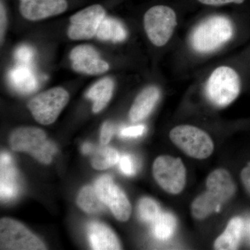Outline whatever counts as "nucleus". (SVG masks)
<instances>
[{
  "instance_id": "2eb2a0df",
  "label": "nucleus",
  "mask_w": 250,
  "mask_h": 250,
  "mask_svg": "<svg viewBox=\"0 0 250 250\" xmlns=\"http://www.w3.org/2000/svg\"><path fill=\"white\" fill-rule=\"evenodd\" d=\"M160 90L154 85H150L139 94L129 111V118L133 123L143 121L154 109L160 98Z\"/></svg>"
},
{
  "instance_id": "9d476101",
  "label": "nucleus",
  "mask_w": 250,
  "mask_h": 250,
  "mask_svg": "<svg viewBox=\"0 0 250 250\" xmlns=\"http://www.w3.org/2000/svg\"><path fill=\"white\" fill-rule=\"evenodd\" d=\"M99 196L109 208L117 220L127 221L131 214V205L124 191L117 186L110 176L105 175L95 182Z\"/></svg>"
},
{
  "instance_id": "f03ea898",
  "label": "nucleus",
  "mask_w": 250,
  "mask_h": 250,
  "mask_svg": "<svg viewBox=\"0 0 250 250\" xmlns=\"http://www.w3.org/2000/svg\"><path fill=\"white\" fill-rule=\"evenodd\" d=\"M242 89L241 75L233 67L220 66L213 70L206 85V94L210 103L218 108L231 104Z\"/></svg>"
},
{
  "instance_id": "4468645a",
  "label": "nucleus",
  "mask_w": 250,
  "mask_h": 250,
  "mask_svg": "<svg viewBox=\"0 0 250 250\" xmlns=\"http://www.w3.org/2000/svg\"><path fill=\"white\" fill-rule=\"evenodd\" d=\"M20 190L19 176L9 154H1V199L8 201L17 196Z\"/></svg>"
},
{
  "instance_id": "cd10ccee",
  "label": "nucleus",
  "mask_w": 250,
  "mask_h": 250,
  "mask_svg": "<svg viewBox=\"0 0 250 250\" xmlns=\"http://www.w3.org/2000/svg\"><path fill=\"white\" fill-rule=\"evenodd\" d=\"M146 126L143 125L128 126L122 129L120 131V135L121 137L124 138L139 137L146 132Z\"/></svg>"
},
{
  "instance_id": "6ab92c4d",
  "label": "nucleus",
  "mask_w": 250,
  "mask_h": 250,
  "mask_svg": "<svg viewBox=\"0 0 250 250\" xmlns=\"http://www.w3.org/2000/svg\"><path fill=\"white\" fill-rule=\"evenodd\" d=\"M225 202L214 193L207 190L194 200L191 205L192 216L204 220L215 212H218Z\"/></svg>"
},
{
  "instance_id": "9b49d317",
  "label": "nucleus",
  "mask_w": 250,
  "mask_h": 250,
  "mask_svg": "<svg viewBox=\"0 0 250 250\" xmlns=\"http://www.w3.org/2000/svg\"><path fill=\"white\" fill-rule=\"evenodd\" d=\"M72 67L75 71L88 75H98L109 70L107 62L100 58L93 46L81 45L74 47L70 54Z\"/></svg>"
},
{
  "instance_id": "f8f14e48",
  "label": "nucleus",
  "mask_w": 250,
  "mask_h": 250,
  "mask_svg": "<svg viewBox=\"0 0 250 250\" xmlns=\"http://www.w3.org/2000/svg\"><path fill=\"white\" fill-rule=\"evenodd\" d=\"M20 13L30 21H39L58 16L67 9L66 0H19Z\"/></svg>"
},
{
  "instance_id": "6e6552de",
  "label": "nucleus",
  "mask_w": 250,
  "mask_h": 250,
  "mask_svg": "<svg viewBox=\"0 0 250 250\" xmlns=\"http://www.w3.org/2000/svg\"><path fill=\"white\" fill-rule=\"evenodd\" d=\"M0 249L7 250H44L43 242L22 224L14 219L0 220Z\"/></svg>"
},
{
  "instance_id": "20e7f679",
  "label": "nucleus",
  "mask_w": 250,
  "mask_h": 250,
  "mask_svg": "<svg viewBox=\"0 0 250 250\" xmlns=\"http://www.w3.org/2000/svg\"><path fill=\"white\" fill-rule=\"evenodd\" d=\"M170 139L181 150L194 159H207L211 155L214 149V145L209 135L192 125L175 126L170 131Z\"/></svg>"
},
{
  "instance_id": "2f4dec72",
  "label": "nucleus",
  "mask_w": 250,
  "mask_h": 250,
  "mask_svg": "<svg viewBox=\"0 0 250 250\" xmlns=\"http://www.w3.org/2000/svg\"><path fill=\"white\" fill-rule=\"evenodd\" d=\"M241 178L243 187L250 196V162L242 170Z\"/></svg>"
},
{
  "instance_id": "1a4fd4ad",
  "label": "nucleus",
  "mask_w": 250,
  "mask_h": 250,
  "mask_svg": "<svg viewBox=\"0 0 250 250\" xmlns=\"http://www.w3.org/2000/svg\"><path fill=\"white\" fill-rule=\"evenodd\" d=\"M106 16L102 5L88 6L70 18L67 36L72 40H88L96 36L99 25Z\"/></svg>"
},
{
  "instance_id": "bb28decb",
  "label": "nucleus",
  "mask_w": 250,
  "mask_h": 250,
  "mask_svg": "<svg viewBox=\"0 0 250 250\" xmlns=\"http://www.w3.org/2000/svg\"><path fill=\"white\" fill-rule=\"evenodd\" d=\"M120 169L126 176H133L136 173L137 165L136 159L130 154H124L120 157Z\"/></svg>"
},
{
  "instance_id": "7ed1b4c3",
  "label": "nucleus",
  "mask_w": 250,
  "mask_h": 250,
  "mask_svg": "<svg viewBox=\"0 0 250 250\" xmlns=\"http://www.w3.org/2000/svg\"><path fill=\"white\" fill-rule=\"evenodd\" d=\"M11 149L27 152L44 164L52 162L57 152L55 145L47 139L45 131L34 126H24L14 130L9 138Z\"/></svg>"
},
{
  "instance_id": "dca6fc26",
  "label": "nucleus",
  "mask_w": 250,
  "mask_h": 250,
  "mask_svg": "<svg viewBox=\"0 0 250 250\" xmlns=\"http://www.w3.org/2000/svg\"><path fill=\"white\" fill-rule=\"evenodd\" d=\"M207 190L227 202L234 195L236 187L228 170L219 168L213 171L207 179Z\"/></svg>"
},
{
  "instance_id": "c85d7f7f",
  "label": "nucleus",
  "mask_w": 250,
  "mask_h": 250,
  "mask_svg": "<svg viewBox=\"0 0 250 250\" xmlns=\"http://www.w3.org/2000/svg\"><path fill=\"white\" fill-rule=\"evenodd\" d=\"M114 134V126L111 122L106 121L104 123L100 134V142L103 146H106L111 141Z\"/></svg>"
},
{
  "instance_id": "7c9ffc66",
  "label": "nucleus",
  "mask_w": 250,
  "mask_h": 250,
  "mask_svg": "<svg viewBox=\"0 0 250 250\" xmlns=\"http://www.w3.org/2000/svg\"><path fill=\"white\" fill-rule=\"evenodd\" d=\"M6 24H7V16H6V9H5L3 1H1V6H0V36H1V43H2L3 40H4Z\"/></svg>"
},
{
  "instance_id": "5701e85b",
  "label": "nucleus",
  "mask_w": 250,
  "mask_h": 250,
  "mask_svg": "<svg viewBox=\"0 0 250 250\" xmlns=\"http://www.w3.org/2000/svg\"><path fill=\"white\" fill-rule=\"evenodd\" d=\"M154 236L161 241L170 239L177 228V220L172 213H161L152 224Z\"/></svg>"
},
{
  "instance_id": "a878e982",
  "label": "nucleus",
  "mask_w": 250,
  "mask_h": 250,
  "mask_svg": "<svg viewBox=\"0 0 250 250\" xmlns=\"http://www.w3.org/2000/svg\"><path fill=\"white\" fill-rule=\"evenodd\" d=\"M14 57L18 65L31 67L35 59V52L31 46L21 45L16 49Z\"/></svg>"
},
{
  "instance_id": "39448f33",
  "label": "nucleus",
  "mask_w": 250,
  "mask_h": 250,
  "mask_svg": "<svg viewBox=\"0 0 250 250\" xmlns=\"http://www.w3.org/2000/svg\"><path fill=\"white\" fill-rule=\"evenodd\" d=\"M143 24L150 42L156 47H162L173 35L177 24V15L170 6L156 5L147 10Z\"/></svg>"
},
{
  "instance_id": "b1692460",
  "label": "nucleus",
  "mask_w": 250,
  "mask_h": 250,
  "mask_svg": "<svg viewBox=\"0 0 250 250\" xmlns=\"http://www.w3.org/2000/svg\"><path fill=\"white\" fill-rule=\"evenodd\" d=\"M119 160L120 155L116 149L109 147H99L93 153L92 166L96 170H106Z\"/></svg>"
},
{
  "instance_id": "ddd939ff",
  "label": "nucleus",
  "mask_w": 250,
  "mask_h": 250,
  "mask_svg": "<svg viewBox=\"0 0 250 250\" xmlns=\"http://www.w3.org/2000/svg\"><path fill=\"white\" fill-rule=\"evenodd\" d=\"M90 246L95 250H121V245L115 233L100 222L93 221L88 225Z\"/></svg>"
},
{
  "instance_id": "a211bd4d",
  "label": "nucleus",
  "mask_w": 250,
  "mask_h": 250,
  "mask_svg": "<svg viewBox=\"0 0 250 250\" xmlns=\"http://www.w3.org/2000/svg\"><path fill=\"white\" fill-rule=\"evenodd\" d=\"M9 79L14 89L22 94L33 93L37 89L39 85L32 68L27 65L17 64L10 70Z\"/></svg>"
},
{
  "instance_id": "473e14b6",
  "label": "nucleus",
  "mask_w": 250,
  "mask_h": 250,
  "mask_svg": "<svg viewBox=\"0 0 250 250\" xmlns=\"http://www.w3.org/2000/svg\"><path fill=\"white\" fill-rule=\"evenodd\" d=\"M82 151L83 154H89L95 151V148L93 147V145L90 144V143H85L82 146Z\"/></svg>"
},
{
  "instance_id": "f3484780",
  "label": "nucleus",
  "mask_w": 250,
  "mask_h": 250,
  "mask_svg": "<svg viewBox=\"0 0 250 250\" xmlns=\"http://www.w3.org/2000/svg\"><path fill=\"white\" fill-rule=\"evenodd\" d=\"M244 230V222L241 217H234L229 222L225 231L218 237L214 248L218 250L238 249Z\"/></svg>"
},
{
  "instance_id": "aec40b11",
  "label": "nucleus",
  "mask_w": 250,
  "mask_h": 250,
  "mask_svg": "<svg viewBox=\"0 0 250 250\" xmlns=\"http://www.w3.org/2000/svg\"><path fill=\"white\" fill-rule=\"evenodd\" d=\"M113 81L106 77L98 81L88 90L86 97L93 101V113H98L106 107L113 95Z\"/></svg>"
},
{
  "instance_id": "412c9836",
  "label": "nucleus",
  "mask_w": 250,
  "mask_h": 250,
  "mask_svg": "<svg viewBox=\"0 0 250 250\" xmlns=\"http://www.w3.org/2000/svg\"><path fill=\"white\" fill-rule=\"evenodd\" d=\"M96 36L100 40L118 42L126 39L127 33L123 24L118 20L105 16L99 25Z\"/></svg>"
},
{
  "instance_id": "393cba45",
  "label": "nucleus",
  "mask_w": 250,
  "mask_h": 250,
  "mask_svg": "<svg viewBox=\"0 0 250 250\" xmlns=\"http://www.w3.org/2000/svg\"><path fill=\"white\" fill-rule=\"evenodd\" d=\"M138 213L143 222L152 224L162 213L159 204L149 197H143L138 205Z\"/></svg>"
},
{
  "instance_id": "c756f323",
  "label": "nucleus",
  "mask_w": 250,
  "mask_h": 250,
  "mask_svg": "<svg viewBox=\"0 0 250 250\" xmlns=\"http://www.w3.org/2000/svg\"><path fill=\"white\" fill-rule=\"evenodd\" d=\"M199 2L208 6H220V5L235 4H242L246 0H197Z\"/></svg>"
},
{
  "instance_id": "0eeeda50",
  "label": "nucleus",
  "mask_w": 250,
  "mask_h": 250,
  "mask_svg": "<svg viewBox=\"0 0 250 250\" xmlns=\"http://www.w3.org/2000/svg\"><path fill=\"white\" fill-rule=\"evenodd\" d=\"M152 172L156 182L166 192L177 195L184 190L187 183V170L180 158L159 156L153 164Z\"/></svg>"
},
{
  "instance_id": "4be33fe9",
  "label": "nucleus",
  "mask_w": 250,
  "mask_h": 250,
  "mask_svg": "<svg viewBox=\"0 0 250 250\" xmlns=\"http://www.w3.org/2000/svg\"><path fill=\"white\" fill-rule=\"evenodd\" d=\"M77 205L85 213L90 214L101 213L106 205L99 196L95 187L87 186L81 190L77 198Z\"/></svg>"
},
{
  "instance_id": "f257e3e1",
  "label": "nucleus",
  "mask_w": 250,
  "mask_h": 250,
  "mask_svg": "<svg viewBox=\"0 0 250 250\" xmlns=\"http://www.w3.org/2000/svg\"><path fill=\"white\" fill-rule=\"evenodd\" d=\"M234 32V25L231 20L225 16H212L195 27L190 42L196 52L210 53L231 41Z\"/></svg>"
},
{
  "instance_id": "423d86ee",
  "label": "nucleus",
  "mask_w": 250,
  "mask_h": 250,
  "mask_svg": "<svg viewBox=\"0 0 250 250\" xmlns=\"http://www.w3.org/2000/svg\"><path fill=\"white\" fill-rule=\"evenodd\" d=\"M70 95L62 87H55L39 93L31 99L27 106L31 114L41 125L52 124L68 103Z\"/></svg>"
}]
</instances>
